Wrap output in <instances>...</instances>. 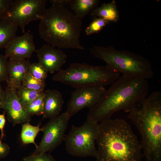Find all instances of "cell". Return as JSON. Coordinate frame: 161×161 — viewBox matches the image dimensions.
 <instances>
[{"label": "cell", "mask_w": 161, "mask_h": 161, "mask_svg": "<svg viewBox=\"0 0 161 161\" xmlns=\"http://www.w3.org/2000/svg\"><path fill=\"white\" fill-rule=\"evenodd\" d=\"M28 72L34 77L42 81H45L48 75V72L38 63L31 64Z\"/></svg>", "instance_id": "cb8c5ba5"}, {"label": "cell", "mask_w": 161, "mask_h": 161, "mask_svg": "<svg viewBox=\"0 0 161 161\" xmlns=\"http://www.w3.org/2000/svg\"><path fill=\"white\" fill-rule=\"evenodd\" d=\"M90 15L94 18L104 19L109 22H116L119 18V13L115 1L113 0L96 7L91 12Z\"/></svg>", "instance_id": "2e32d148"}, {"label": "cell", "mask_w": 161, "mask_h": 161, "mask_svg": "<svg viewBox=\"0 0 161 161\" xmlns=\"http://www.w3.org/2000/svg\"><path fill=\"white\" fill-rule=\"evenodd\" d=\"M35 52L38 63L50 74L61 70V67L66 63L67 58L63 51L49 44L43 46Z\"/></svg>", "instance_id": "7c38bea8"}, {"label": "cell", "mask_w": 161, "mask_h": 161, "mask_svg": "<svg viewBox=\"0 0 161 161\" xmlns=\"http://www.w3.org/2000/svg\"><path fill=\"white\" fill-rule=\"evenodd\" d=\"M147 80L122 75L106 90L98 102L90 109L87 119L99 123L111 119L115 112H129L146 97L148 92Z\"/></svg>", "instance_id": "7a4b0ae2"}, {"label": "cell", "mask_w": 161, "mask_h": 161, "mask_svg": "<svg viewBox=\"0 0 161 161\" xmlns=\"http://www.w3.org/2000/svg\"><path fill=\"white\" fill-rule=\"evenodd\" d=\"M21 85L24 87L37 91H44L45 81L37 79L28 72L22 82Z\"/></svg>", "instance_id": "7402d4cb"}, {"label": "cell", "mask_w": 161, "mask_h": 161, "mask_svg": "<svg viewBox=\"0 0 161 161\" xmlns=\"http://www.w3.org/2000/svg\"><path fill=\"white\" fill-rule=\"evenodd\" d=\"M70 117L65 112L50 119L41 128L43 136L33 154L50 152L60 145L64 140Z\"/></svg>", "instance_id": "9c48e42d"}, {"label": "cell", "mask_w": 161, "mask_h": 161, "mask_svg": "<svg viewBox=\"0 0 161 161\" xmlns=\"http://www.w3.org/2000/svg\"><path fill=\"white\" fill-rule=\"evenodd\" d=\"M89 51L95 57L104 61L109 68L123 75L146 80L154 76L150 61L134 52L118 50L111 46L96 45L91 48Z\"/></svg>", "instance_id": "5b68a950"}, {"label": "cell", "mask_w": 161, "mask_h": 161, "mask_svg": "<svg viewBox=\"0 0 161 161\" xmlns=\"http://www.w3.org/2000/svg\"><path fill=\"white\" fill-rule=\"evenodd\" d=\"M23 161H56L51 155L47 153L33 154L23 159Z\"/></svg>", "instance_id": "484cf974"}, {"label": "cell", "mask_w": 161, "mask_h": 161, "mask_svg": "<svg viewBox=\"0 0 161 161\" xmlns=\"http://www.w3.org/2000/svg\"><path fill=\"white\" fill-rule=\"evenodd\" d=\"M43 116L50 119L58 115L64 103L62 95L59 91L48 89L44 92Z\"/></svg>", "instance_id": "9a60e30c"}, {"label": "cell", "mask_w": 161, "mask_h": 161, "mask_svg": "<svg viewBox=\"0 0 161 161\" xmlns=\"http://www.w3.org/2000/svg\"><path fill=\"white\" fill-rule=\"evenodd\" d=\"M44 91L33 90L23 87L22 85L16 89V93L20 102L25 106L36 98Z\"/></svg>", "instance_id": "ffe728a7"}, {"label": "cell", "mask_w": 161, "mask_h": 161, "mask_svg": "<svg viewBox=\"0 0 161 161\" xmlns=\"http://www.w3.org/2000/svg\"><path fill=\"white\" fill-rule=\"evenodd\" d=\"M139 131L145 161H161V92L145 97L129 112Z\"/></svg>", "instance_id": "277c9868"}, {"label": "cell", "mask_w": 161, "mask_h": 161, "mask_svg": "<svg viewBox=\"0 0 161 161\" xmlns=\"http://www.w3.org/2000/svg\"><path fill=\"white\" fill-rule=\"evenodd\" d=\"M5 96V91L2 89L0 84V103L1 104Z\"/></svg>", "instance_id": "f546056e"}, {"label": "cell", "mask_w": 161, "mask_h": 161, "mask_svg": "<svg viewBox=\"0 0 161 161\" xmlns=\"http://www.w3.org/2000/svg\"><path fill=\"white\" fill-rule=\"evenodd\" d=\"M22 125L21 133V138L22 141L24 144L33 143L36 146L38 145L35 143V140L39 132L41 131L40 125L33 126L29 122L23 123Z\"/></svg>", "instance_id": "d6986e66"}, {"label": "cell", "mask_w": 161, "mask_h": 161, "mask_svg": "<svg viewBox=\"0 0 161 161\" xmlns=\"http://www.w3.org/2000/svg\"><path fill=\"white\" fill-rule=\"evenodd\" d=\"M95 161H141L140 141L131 126L123 119H107L99 124Z\"/></svg>", "instance_id": "6da1fadb"}, {"label": "cell", "mask_w": 161, "mask_h": 161, "mask_svg": "<svg viewBox=\"0 0 161 161\" xmlns=\"http://www.w3.org/2000/svg\"><path fill=\"white\" fill-rule=\"evenodd\" d=\"M18 27L4 19L0 20V49L6 47L16 36Z\"/></svg>", "instance_id": "ac0fdd59"}, {"label": "cell", "mask_w": 161, "mask_h": 161, "mask_svg": "<svg viewBox=\"0 0 161 161\" xmlns=\"http://www.w3.org/2000/svg\"><path fill=\"white\" fill-rule=\"evenodd\" d=\"M49 1L52 5L45 9L38 25L41 38L59 49H84L80 42L81 20L66 6Z\"/></svg>", "instance_id": "3957f363"}, {"label": "cell", "mask_w": 161, "mask_h": 161, "mask_svg": "<svg viewBox=\"0 0 161 161\" xmlns=\"http://www.w3.org/2000/svg\"><path fill=\"white\" fill-rule=\"evenodd\" d=\"M47 0H15L3 19L21 28L23 33L30 22L40 20L45 10Z\"/></svg>", "instance_id": "ba28073f"}, {"label": "cell", "mask_w": 161, "mask_h": 161, "mask_svg": "<svg viewBox=\"0 0 161 161\" xmlns=\"http://www.w3.org/2000/svg\"><path fill=\"white\" fill-rule=\"evenodd\" d=\"M1 103H0V109L1 108Z\"/></svg>", "instance_id": "4dcf8cb0"}, {"label": "cell", "mask_w": 161, "mask_h": 161, "mask_svg": "<svg viewBox=\"0 0 161 161\" xmlns=\"http://www.w3.org/2000/svg\"><path fill=\"white\" fill-rule=\"evenodd\" d=\"M109 22L107 20L103 18H94L90 24L86 28L85 31L86 34L89 35L99 32Z\"/></svg>", "instance_id": "603a6c76"}, {"label": "cell", "mask_w": 161, "mask_h": 161, "mask_svg": "<svg viewBox=\"0 0 161 161\" xmlns=\"http://www.w3.org/2000/svg\"><path fill=\"white\" fill-rule=\"evenodd\" d=\"M1 109L6 113L8 120L14 126L29 122L31 116L26 112L18 97L16 89L7 86Z\"/></svg>", "instance_id": "8fae6325"}, {"label": "cell", "mask_w": 161, "mask_h": 161, "mask_svg": "<svg viewBox=\"0 0 161 161\" xmlns=\"http://www.w3.org/2000/svg\"><path fill=\"white\" fill-rule=\"evenodd\" d=\"M120 74L106 66H95L85 63L71 64L66 69H62L53 75L52 80L72 87L101 86L112 84Z\"/></svg>", "instance_id": "8992f818"}, {"label": "cell", "mask_w": 161, "mask_h": 161, "mask_svg": "<svg viewBox=\"0 0 161 161\" xmlns=\"http://www.w3.org/2000/svg\"><path fill=\"white\" fill-rule=\"evenodd\" d=\"M8 64L7 58L5 55L0 53V82L8 81Z\"/></svg>", "instance_id": "d4e9b609"}, {"label": "cell", "mask_w": 161, "mask_h": 161, "mask_svg": "<svg viewBox=\"0 0 161 161\" xmlns=\"http://www.w3.org/2000/svg\"><path fill=\"white\" fill-rule=\"evenodd\" d=\"M99 2L97 0H73L70 7L75 15L82 20L96 7Z\"/></svg>", "instance_id": "e0dca14e"}, {"label": "cell", "mask_w": 161, "mask_h": 161, "mask_svg": "<svg viewBox=\"0 0 161 161\" xmlns=\"http://www.w3.org/2000/svg\"><path fill=\"white\" fill-rule=\"evenodd\" d=\"M5 55L8 58L26 59L35 51L33 36L27 32L15 36L5 48Z\"/></svg>", "instance_id": "4fadbf2b"}, {"label": "cell", "mask_w": 161, "mask_h": 161, "mask_svg": "<svg viewBox=\"0 0 161 161\" xmlns=\"http://www.w3.org/2000/svg\"><path fill=\"white\" fill-rule=\"evenodd\" d=\"M99 131V123L89 119L80 126L72 125L64 140L66 151L74 157L96 158L97 150L95 142Z\"/></svg>", "instance_id": "52a82bcc"}, {"label": "cell", "mask_w": 161, "mask_h": 161, "mask_svg": "<svg viewBox=\"0 0 161 161\" xmlns=\"http://www.w3.org/2000/svg\"><path fill=\"white\" fill-rule=\"evenodd\" d=\"M5 114V112H4L3 114H0V130L1 132L0 141H1L5 135L4 132V129L6 122Z\"/></svg>", "instance_id": "f1b7e54d"}, {"label": "cell", "mask_w": 161, "mask_h": 161, "mask_svg": "<svg viewBox=\"0 0 161 161\" xmlns=\"http://www.w3.org/2000/svg\"><path fill=\"white\" fill-rule=\"evenodd\" d=\"M31 64L26 59L10 58L8 67L7 86L16 89L20 86Z\"/></svg>", "instance_id": "5bb4252c"}, {"label": "cell", "mask_w": 161, "mask_h": 161, "mask_svg": "<svg viewBox=\"0 0 161 161\" xmlns=\"http://www.w3.org/2000/svg\"><path fill=\"white\" fill-rule=\"evenodd\" d=\"M10 148L9 145L5 143H2L0 141V158H3L6 157L9 154Z\"/></svg>", "instance_id": "83f0119b"}, {"label": "cell", "mask_w": 161, "mask_h": 161, "mask_svg": "<svg viewBox=\"0 0 161 161\" xmlns=\"http://www.w3.org/2000/svg\"><path fill=\"white\" fill-rule=\"evenodd\" d=\"M13 0H0V20L3 19L8 13Z\"/></svg>", "instance_id": "4316f807"}, {"label": "cell", "mask_w": 161, "mask_h": 161, "mask_svg": "<svg viewBox=\"0 0 161 161\" xmlns=\"http://www.w3.org/2000/svg\"><path fill=\"white\" fill-rule=\"evenodd\" d=\"M106 90L101 86L76 88L71 93L65 112L71 117L85 108H92L98 102Z\"/></svg>", "instance_id": "30bf717a"}, {"label": "cell", "mask_w": 161, "mask_h": 161, "mask_svg": "<svg viewBox=\"0 0 161 161\" xmlns=\"http://www.w3.org/2000/svg\"><path fill=\"white\" fill-rule=\"evenodd\" d=\"M44 92L25 106L24 108L25 110L30 116H39L43 114Z\"/></svg>", "instance_id": "44dd1931"}]
</instances>
